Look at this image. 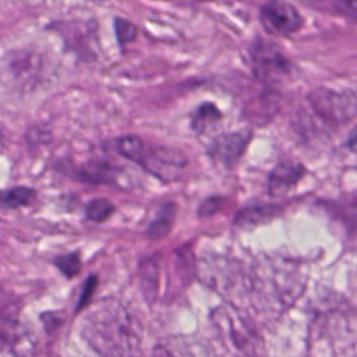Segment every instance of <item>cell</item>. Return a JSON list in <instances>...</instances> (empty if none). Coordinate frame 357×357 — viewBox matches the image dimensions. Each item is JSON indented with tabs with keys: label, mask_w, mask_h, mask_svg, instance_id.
I'll list each match as a JSON object with an SVG mask.
<instances>
[{
	"label": "cell",
	"mask_w": 357,
	"mask_h": 357,
	"mask_svg": "<svg viewBox=\"0 0 357 357\" xmlns=\"http://www.w3.org/2000/svg\"><path fill=\"white\" fill-rule=\"evenodd\" d=\"M141 278H142V283L145 286V290L146 291H155V287H156V283H158V266L152 259L145 261L141 265Z\"/></svg>",
	"instance_id": "cell-18"
},
{
	"label": "cell",
	"mask_w": 357,
	"mask_h": 357,
	"mask_svg": "<svg viewBox=\"0 0 357 357\" xmlns=\"http://www.w3.org/2000/svg\"><path fill=\"white\" fill-rule=\"evenodd\" d=\"M276 208L273 206H254V208H247L237 213L234 222L238 226H251V225H258L261 222L268 220L269 218L273 216V212Z\"/></svg>",
	"instance_id": "cell-14"
},
{
	"label": "cell",
	"mask_w": 357,
	"mask_h": 357,
	"mask_svg": "<svg viewBox=\"0 0 357 357\" xmlns=\"http://www.w3.org/2000/svg\"><path fill=\"white\" fill-rule=\"evenodd\" d=\"M114 212V205L107 198H95L85 208V216L95 223L107 220Z\"/></svg>",
	"instance_id": "cell-15"
},
{
	"label": "cell",
	"mask_w": 357,
	"mask_h": 357,
	"mask_svg": "<svg viewBox=\"0 0 357 357\" xmlns=\"http://www.w3.org/2000/svg\"><path fill=\"white\" fill-rule=\"evenodd\" d=\"M174 216H176V205L172 202L163 204L158 209L155 218L151 220V223L146 229V236L151 240H159V238L165 237L172 229Z\"/></svg>",
	"instance_id": "cell-11"
},
{
	"label": "cell",
	"mask_w": 357,
	"mask_h": 357,
	"mask_svg": "<svg viewBox=\"0 0 357 357\" xmlns=\"http://www.w3.org/2000/svg\"><path fill=\"white\" fill-rule=\"evenodd\" d=\"M333 7L339 14L357 20V1H337L333 3Z\"/></svg>",
	"instance_id": "cell-19"
},
{
	"label": "cell",
	"mask_w": 357,
	"mask_h": 357,
	"mask_svg": "<svg viewBox=\"0 0 357 357\" xmlns=\"http://www.w3.org/2000/svg\"><path fill=\"white\" fill-rule=\"evenodd\" d=\"M36 198V191L29 187H13L0 191V206L17 209L31 205Z\"/></svg>",
	"instance_id": "cell-13"
},
{
	"label": "cell",
	"mask_w": 357,
	"mask_h": 357,
	"mask_svg": "<svg viewBox=\"0 0 357 357\" xmlns=\"http://www.w3.org/2000/svg\"><path fill=\"white\" fill-rule=\"evenodd\" d=\"M114 29H116V36L120 45L132 42L137 38V32H138L137 26L131 21L121 17H117L114 20Z\"/></svg>",
	"instance_id": "cell-17"
},
{
	"label": "cell",
	"mask_w": 357,
	"mask_h": 357,
	"mask_svg": "<svg viewBox=\"0 0 357 357\" xmlns=\"http://www.w3.org/2000/svg\"><path fill=\"white\" fill-rule=\"evenodd\" d=\"M311 96V103L317 113L319 112V114L325 116L326 119L343 121L356 113L351 106V99H346L335 92L317 91Z\"/></svg>",
	"instance_id": "cell-7"
},
{
	"label": "cell",
	"mask_w": 357,
	"mask_h": 357,
	"mask_svg": "<svg viewBox=\"0 0 357 357\" xmlns=\"http://www.w3.org/2000/svg\"><path fill=\"white\" fill-rule=\"evenodd\" d=\"M121 170L105 160H89L88 163L75 169L78 180H84L92 184H113L116 185L120 180Z\"/></svg>",
	"instance_id": "cell-9"
},
{
	"label": "cell",
	"mask_w": 357,
	"mask_h": 357,
	"mask_svg": "<svg viewBox=\"0 0 357 357\" xmlns=\"http://www.w3.org/2000/svg\"><path fill=\"white\" fill-rule=\"evenodd\" d=\"M52 28L63 38L66 46L78 56H93L96 25L89 21H54Z\"/></svg>",
	"instance_id": "cell-4"
},
{
	"label": "cell",
	"mask_w": 357,
	"mask_h": 357,
	"mask_svg": "<svg viewBox=\"0 0 357 357\" xmlns=\"http://www.w3.org/2000/svg\"><path fill=\"white\" fill-rule=\"evenodd\" d=\"M250 59L254 75L265 85L282 82L291 71V64L284 54L275 43L264 39H258L251 45Z\"/></svg>",
	"instance_id": "cell-3"
},
{
	"label": "cell",
	"mask_w": 357,
	"mask_h": 357,
	"mask_svg": "<svg viewBox=\"0 0 357 357\" xmlns=\"http://www.w3.org/2000/svg\"><path fill=\"white\" fill-rule=\"evenodd\" d=\"M86 342L103 357H138L141 329L138 322L116 301L99 304L84 321Z\"/></svg>",
	"instance_id": "cell-1"
},
{
	"label": "cell",
	"mask_w": 357,
	"mask_h": 357,
	"mask_svg": "<svg viewBox=\"0 0 357 357\" xmlns=\"http://www.w3.org/2000/svg\"><path fill=\"white\" fill-rule=\"evenodd\" d=\"M259 17L265 29L275 35H290L303 26L300 13L284 1L266 3L261 8Z\"/></svg>",
	"instance_id": "cell-5"
},
{
	"label": "cell",
	"mask_w": 357,
	"mask_h": 357,
	"mask_svg": "<svg viewBox=\"0 0 357 357\" xmlns=\"http://www.w3.org/2000/svg\"><path fill=\"white\" fill-rule=\"evenodd\" d=\"M220 117V110L213 103H202L195 109L192 114L191 128L198 134H204L215 127Z\"/></svg>",
	"instance_id": "cell-12"
},
{
	"label": "cell",
	"mask_w": 357,
	"mask_h": 357,
	"mask_svg": "<svg viewBox=\"0 0 357 357\" xmlns=\"http://www.w3.org/2000/svg\"><path fill=\"white\" fill-rule=\"evenodd\" d=\"M153 357H215L212 350L201 342L178 340L172 346L159 347Z\"/></svg>",
	"instance_id": "cell-10"
},
{
	"label": "cell",
	"mask_w": 357,
	"mask_h": 357,
	"mask_svg": "<svg viewBox=\"0 0 357 357\" xmlns=\"http://www.w3.org/2000/svg\"><path fill=\"white\" fill-rule=\"evenodd\" d=\"M347 146L351 149V151H354V152H357V127L354 128V131L350 134V137L347 138Z\"/></svg>",
	"instance_id": "cell-21"
},
{
	"label": "cell",
	"mask_w": 357,
	"mask_h": 357,
	"mask_svg": "<svg viewBox=\"0 0 357 357\" xmlns=\"http://www.w3.org/2000/svg\"><path fill=\"white\" fill-rule=\"evenodd\" d=\"M116 149L128 160L142 166L146 172L165 181L177 180L187 163L184 155L178 151L166 146H146L135 135L119 138Z\"/></svg>",
	"instance_id": "cell-2"
},
{
	"label": "cell",
	"mask_w": 357,
	"mask_h": 357,
	"mask_svg": "<svg viewBox=\"0 0 357 357\" xmlns=\"http://www.w3.org/2000/svg\"><path fill=\"white\" fill-rule=\"evenodd\" d=\"M96 276H91L86 279L85 284H84V289H82V293H81V297H79V303H78V307L77 308H82L91 298L95 287H96Z\"/></svg>",
	"instance_id": "cell-20"
},
{
	"label": "cell",
	"mask_w": 357,
	"mask_h": 357,
	"mask_svg": "<svg viewBox=\"0 0 357 357\" xmlns=\"http://www.w3.org/2000/svg\"><path fill=\"white\" fill-rule=\"evenodd\" d=\"M250 139L251 132L247 130L220 134L211 142L208 155L215 163L223 167H233L244 153Z\"/></svg>",
	"instance_id": "cell-6"
},
{
	"label": "cell",
	"mask_w": 357,
	"mask_h": 357,
	"mask_svg": "<svg viewBox=\"0 0 357 357\" xmlns=\"http://www.w3.org/2000/svg\"><path fill=\"white\" fill-rule=\"evenodd\" d=\"M305 169L298 162H283L278 165L268 180L269 194L273 197H280L289 192L298 180L304 176Z\"/></svg>",
	"instance_id": "cell-8"
},
{
	"label": "cell",
	"mask_w": 357,
	"mask_h": 357,
	"mask_svg": "<svg viewBox=\"0 0 357 357\" xmlns=\"http://www.w3.org/2000/svg\"><path fill=\"white\" fill-rule=\"evenodd\" d=\"M54 265L59 268V271L67 276V278H74L81 271V258L78 252H70L60 255L54 259Z\"/></svg>",
	"instance_id": "cell-16"
}]
</instances>
